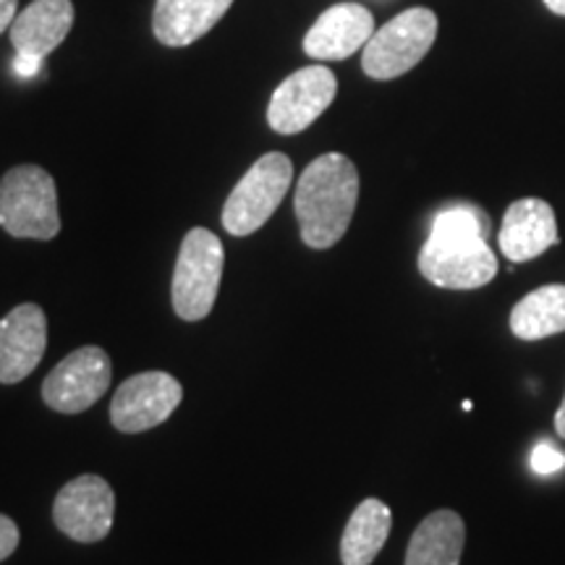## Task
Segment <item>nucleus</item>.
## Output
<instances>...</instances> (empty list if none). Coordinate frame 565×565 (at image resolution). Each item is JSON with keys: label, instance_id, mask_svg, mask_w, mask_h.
Masks as SVG:
<instances>
[{"label": "nucleus", "instance_id": "7ed1b4c3", "mask_svg": "<svg viewBox=\"0 0 565 565\" xmlns=\"http://www.w3.org/2000/svg\"><path fill=\"white\" fill-rule=\"evenodd\" d=\"M225 252L221 238L207 228H192L181 242L173 270V309L181 320L196 322L212 312L221 288Z\"/></svg>", "mask_w": 565, "mask_h": 565}, {"label": "nucleus", "instance_id": "393cba45", "mask_svg": "<svg viewBox=\"0 0 565 565\" xmlns=\"http://www.w3.org/2000/svg\"><path fill=\"white\" fill-rule=\"evenodd\" d=\"M545 6L557 17H565V0H545Z\"/></svg>", "mask_w": 565, "mask_h": 565}, {"label": "nucleus", "instance_id": "0eeeda50", "mask_svg": "<svg viewBox=\"0 0 565 565\" xmlns=\"http://www.w3.org/2000/svg\"><path fill=\"white\" fill-rule=\"evenodd\" d=\"M110 356L97 345L68 353L42 383V401L61 414H82L110 387Z\"/></svg>", "mask_w": 565, "mask_h": 565}, {"label": "nucleus", "instance_id": "412c9836", "mask_svg": "<svg viewBox=\"0 0 565 565\" xmlns=\"http://www.w3.org/2000/svg\"><path fill=\"white\" fill-rule=\"evenodd\" d=\"M17 547H19V526L13 524L9 515L0 513V563H3L6 557H11Z\"/></svg>", "mask_w": 565, "mask_h": 565}, {"label": "nucleus", "instance_id": "a211bd4d", "mask_svg": "<svg viewBox=\"0 0 565 565\" xmlns=\"http://www.w3.org/2000/svg\"><path fill=\"white\" fill-rule=\"evenodd\" d=\"M511 333L521 341L565 333V286L553 282L526 294L511 312Z\"/></svg>", "mask_w": 565, "mask_h": 565}, {"label": "nucleus", "instance_id": "f3484780", "mask_svg": "<svg viewBox=\"0 0 565 565\" xmlns=\"http://www.w3.org/2000/svg\"><path fill=\"white\" fill-rule=\"evenodd\" d=\"M391 526L393 513L383 500L366 498L359 503L341 536L343 565H372L391 536Z\"/></svg>", "mask_w": 565, "mask_h": 565}, {"label": "nucleus", "instance_id": "f257e3e1", "mask_svg": "<svg viewBox=\"0 0 565 565\" xmlns=\"http://www.w3.org/2000/svg\"><path fill=\"white\" fill-rule=\"evenodd\" d=\"M359 202V171L341 152L312 160L296 186L294 210L301 242L312 249H330L349 231Z\"/></svg>", "mask_w": 565, "mask_h": 565}, {"label": "nucleus", "instance_id": "6ab92c4d", "mask_svg": "<svg viewBox=\"0 0 565 565\" xmlns=\"http://www.w3.org/2000/svg\"><path fill=\"white\" fill-rule=\"evenodd\" d=\"M433 236H479L487 238L490 233V221H487L484 210L475 204H450L435 215Z\"/></svg>", "mask_w": 565, "mask_h": 565}, {"label": "nucleus", "instance_id": "2eb2a0df", "mask_svg": "<svg viewBox=\"0 0 565 565\" xmlns=\"http://www.w3.org/2000/svg\"><path fill=\"white\" fill-rule=\"evenodd\" d=\"M233 0H158L152 32L168 47H186L204 38L228 13Z\"/></svg>", "mask_w": 565, "mask_h": 565}, {"label": "nucleus", "instance_id": "20e7f679", "mask_svg": "<svg viewBox=\"0 0 565 565\" xmlns=\"http://www.w3.org/2000/svg\"><path fill=\"white\" fill-rule=\"evenodd\" d=\"M294 181V162L282 152H267L259 158L244 179L236 183L223 204V228L231 236H252L270 221L273 212L286 200Z\"/></svg>", "mask_w": 565, "mask_h": 565}, {"label": "nucleus", "instance_id": "9d476101", "mask_svg": "<svg viewBox=\"0 0 565 565\" xmlns=\"http://www.w3.org/2000/svg\"><path fill=\"white\" fill-rule=\"evenodd\" d=\"M113 515H116V494L97 475L71 479L53 505L55 526L76 542L105 540L113 529Z\"/></svg>", "mask_w": 565, "mask_h": 565}, {"label": "nucleus", "instance_id": "4468645a", "mask_svg": "<svg viewBox=\"0 0 565 565\" xmlns=\"http://www.w3.org/2000/svg\"><path fill=\"white\" fill-rule=\"evenodd\" d=\"M74 26V3L71 0H34L13 19V51L32 58L51 55Z\"/></svg>", "mask_w": 565, "mask_h": 565}, {"label": "nucleus", "instance_id": "39448f33", "mask_svg": "<svg viewBox=\"0 0 565 565\" xmlns=\"http://www.w3.org/2000/svg\"><path fill=\"white\" fill-rule=\"evenodd\" d=\"M437 40V17L429 9H408L387 21L364 45L362 68L370 79H398L412 71Z\"/></svg>", "mask_w": 565, "mask_h": 565}, {"label": "nucleus", "instance_id": "f03ea898", "mask_svg": "<svg viewBox=\"0 0 565 565\" xmlns=\"http://www.w3.org/2000/svg\"><path fill=\"white\" fill-rule=\"evenodd\" d=\"M0 225L13 238L51 242L58 236V189L45 168L17 166L0 179Z\"/></svg>", "mask_w": 565, "mask_h": 565}, {"label": "nucleus", "instance_id": "423d86ee", "mask_svg": "<svg viewBox=\"0 0 565 565\" xmlns=\"http://www.w3.org/2000/svg\"><path fill=\"white\" fill-rule=\"evenodd\" d=\"M419 273L437 288L475 291L498 275V257L487 246V238L429 233L419 252Z\"/></svg>", "mask_w": 565, "mask_h": 565}, {"label": "nucleus", "instance_id": "ddd939ff", "mask_svg": "<svg viewBox=\"0 0 565 565\" xmlns=\"http://www.w3.org/2000/svg\"><path fill=\"white\" fill-rule=\"evenodd\" d=\"M374 34V17L359 3L333 6L315 21L303 38V53L315 61H343Z\"/></svg>", "mask_w": 565, "mask_h": 565}, {"label": "nucleus", "instance_id": "9b49d317", "mask_svg": "<svg viewBox=\"0 0 565 565\" xmlns=\"http://www.w3.org/2000/svg\"><path fill=\"white\" fill-rule=\"evenodd\" d=\"M47 349V317L38 303H21L0 320V383L17 385L38 370Z\"/></svg>", "mask_w": 565, "mask_h": 565}, {"label": "nucleus", "instance_id": "aec40b11", "mask_svg": "<svg viewBox=\"0 0 565 565\" xmlns=\"http://www.w3.org/2000/svg\"><path fill=\"white\" fill-rule=\"evenodd\" d=\"M563 466H565V454L563 450H557L553 443L542 440L532 450V469L536 475H555V471H561Z\"/></svg>", "mask_w": 565, "mask_h": 565}, {"label": "nucleus", "instance_id": "6e6552de", "mask_svg": "<svg viewBox=\"0 0 565 565\" xmlns=\"http://www.w3.org/2000/svg\"><path fill=\"white\" fill-rule=\"evenodd\" d=\"M183 401V387L168 372H141L113 395L110 422L118 433H147L171 416Z\"/></svg>", "mask_w": 565, "mask_h": 565}, {"label": "nucleus", "instance_id": "dca6fc26", "mask_svg": "<svg viewBox=\"0 0 565 565\" xmlns=\"http://www.w3.org/2000/svg\"><path fill=\"white\" fill-rule=\"evenodd\" d=\"M466 545L463 519L456 511H435L416 526L406 565H461Z\"/></svg>", "mask_w": 565, "mask_h": 565}, {"label": "nucleus", "instance_id": "f8f14e48", "mask_svg": "<svg viewBox=\"0 0 565 565\" xmlns=\"http://www.w3.org/2000/svg\"><path fill=\"white\" fill-rule=\"evenodd\" d=\"M557 242H561V236H557L555 210L550 207V202L526 196V200L513 202L505 210L498 244L503 257L511 259V265L529 263Z\"/></svg>", "mask_w": 565, "mask_h": 565}, {"label": "nucleus", "instance_id": "4be33fe9", "mask_svg": "<svg viewBox=\"0 0 565 565\" xmlns=\"http://www.w3.org/2000/svg\"><path fill=\"white\" fill-rule=\"evenodd\" d=\"M42 68V58H32V55H21L17 53V58H13V71H17V76L21 79H32V76H38Z\"/></svg>", "mask_w": 565, "mask_h": 565}, {"label": "nucleus", "instance_id": "1a4fd4ad", "mask_svg": "<svg viewBox=\"0 0 565 565\" xmlns=\"http://www.w3.org/2000/svg\"><path fill=\"white\" fill-rule=\"evenodd\" d=\"M335 95L338 79L328 66L299 68L273 92L267 124L278 134H299L333 105Z\"/></svg>", "mask_w": 565, "mask_h": 565}, {"label": "nucleus", "instance_id": "b1692460", "mask_svg": "<svg viewBox=\"0 0 565 565\" xmlns=\"http://www.w3.org/2000/svg\"><path fill=\"white\" fill-rule=\"evenodd\" d=\"M555 433L565 440V395H563L561 408H557V414H555Z\"/></svg>", "mask_w": 565, "mask_h": 565}, {"label": "nucleus", "instance_id": "5701e85b", "mask_svg": "<svg viewBox=\"0 0 565 565\" xmlns=\"http://www.w3.org/2000/svg\"><path fill=\"white\" fill-rule=\"evenodd\" d=\"M17 19V0H0V34H3Z\"/></svg>", "mask_w": 565, "mask_h": 565}]
</instances>
